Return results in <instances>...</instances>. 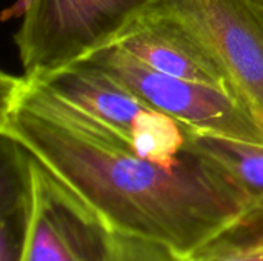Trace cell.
<instances>
[{
    "label": "cell",
    "instance_id": "6da1fadb",
    "mask_svg": "<svg viewBox=\"0 0 263 261\" xmlns=\"http://www.w3.org/2000/svg\"><path fill=\"white\" fill-rule=\"evenodd\" d=\"M0 131L108 225L180 260L259 217L253 200L194 145L176 165L153 162L25 75H2Z\"/></svg>",
    "mask_w": 263,
    "mask_h": 261
},
{
    "label": "cell",
    "instance_id": "7a4b0ae2",
    "mask_svg": "<svg viewBox=\"0 0 263 261\" xmlns=\"http://www.w3.org/2000/svg\"><path fill=\"white\" fill-rule=\"evenodd\" d=\"M18 261H183L100 218L31 157V200Z\"/></svg>",
    "mask_w": 263,
    "mask_h": 261
},
{
    "label": "cell",
    "instance_id": "3957f363",
    "mask_svg": "<svg viewBox=\"0 0 263 261\" xmlns=\"http://www.w3.org/2000/svg\"><path fill=\"white\" fill-rule=\"evenodd\" d=\"M160 0H20L14 43L26 78H40L111 45Z\"/></svg>",
    "mask_w": 263,
    "mask_h": 261
},
{
    "label": "cell",
    "instance_id": "277c9868",
    "mask_svg": "<svg viewBox=\"0 0 263 261\" xmlns=\"http://www.w3.org/2000/svg\"><path fill=\"white\" fill-rule=\"evenodd\" d=\"M126 140L142 157L168 163L190 143V131L154 109L114 75L80 60L40 78H29Z\"/></svg>",
    "mask_w": 263,
    "mask_h": 261
},
{
    "label": "cell",
    "instance_id": "5b68a950",
    "mask_svg": "<svg viewBox=\"0 0 263 261\" xmlns=\"http://www.w3.org/2000/svg\"><path fill=\"white\" fill-rule=\"evenodd\" d=\"M83 60L100 66L149 106L196 132L263 145L260 122L220 88L159 72L116 45L103 46Z\"/></svg>",
    "mask_w": 263,
    "mask_h": 261
},
{
    "label": "cell",
    "instance_id": "8992f818",
    "mask_svg": "<svg viewBox=\"0 0 263 261\" xmlns=\"http://www.w3.org/2000/svg\"><path fill=\"white\" fill-rule=\"evenodd\" d=\"M206 45L263 126V12L247 0H162Z\"/></svg>",
    "mask_w": 263,
    "mask_h": 261
},
{
    "label": "cell",
    "instance_id": "52a82bcc",
    "mask_svg": "<svg viewBox=\"0 0 263 261\" xmlns=\"http://www.w3.org/2000/svg\"><path fill=\"white\" fill-rule=\"evenodd\" d=\"M111 45L159 72L216 86L236 97L225 71L206 45L162 0L136 17Z\"/></svg>",
    "mask_w": 263,
    "mask_h": 261
},
{
    "label": "cell",
    "instance_id": "ba28073f",
    "mask_svg": "<svg viewBox=\"0 0 263 261\" xmlns=\"http://www.w3.org/2000/svg\"><path fill=\"white\" fill-rule=\"evenodd\" d=\"M194 148L220 168L256 205L263 215V145L196 132ZM257 217V218H259Z\"/></svg>",
    "mask_w": 263,
    "mask_h": 261
},
{
    "label": "cell",
    "instance_id": "9c48e42d",
    "mask_svg": "<svg viewBox=\"0 0 263 261\" xmlns=\"http://www.w3.org/2000/svg\"><path fill=\"white\" fill-rule=\"evenodd\" d=\"M227 237L210 245L188 261H263V237L240 243L230 242Z\"/></svg>",
    "mask_w": 263,
    "mask_h": 261
},
{
    "label": "cell",
    "instance_id": "30bf717a",
    "mask_svg": "<svg viewBox=\"0 0 263 261\" xmlns=\"http://www.w3.org/2000/svg\"><path fill=\"white\" fill-rule=\"evenodd\" d=\"M248 3H251L253 6H256L259 11H262L263 12V0H247Z\"/></svg>",
    "mask_w": 263,
    "mask_h": 261
}]
</instances>
